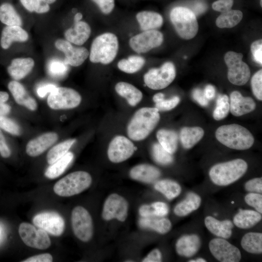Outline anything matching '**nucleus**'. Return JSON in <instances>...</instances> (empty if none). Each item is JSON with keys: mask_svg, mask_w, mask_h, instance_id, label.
Wrapping results in <instances>:
<instances>
[{"mask_svg": "<svg viewBox=\"0 0 262 262\" xmlns=\"http://www.w3.org/2000/svg\"><path fill=\"white\" fill-rule=\"evenodd\" d=\"M155 107H145L137 110L127 126V134L131 140L145 139L158 125L160 115Z\"/></svg>", "mask_w": 262, "mask_h": 262, "instance_id": "nucleus-1", "label": "nucleus"}, {"mask_svg": "<svg viewBox=\"0 0 262 262\" xmlns=\"http://www.w3.org/2000/svg\"><path fill=\"white\" fill-rule=\"evenodd\" d=\"M217 140L231 149L246 150L253 145L254 138L245 127L237 124L221 126L215 131Z\"/></svg>", "mask_w": 262, "mask_h": 262, "instance_id": "nucleus-2", "label": "nucleus"}, {"mask_svg": "<svg viewBox=\"0 0 262 262\" xmlns=\"http://www.w3.org/2000/svg\"><path fill=\"white\" fill-rule=\"evenodd\" d=\"M248 168L243 159H236L217 164L210 169L209 176L213 183L218 186H227L240 179Z\"/></svg>", "mask_w": 262, "mask_h": 262, "instance_id": "nucleus-3", "label": "nucleus"}, {"mask_svg": "<svg viewBox=\"0 0 262 262\" xmlns=\"http://www.w3.org/2000/svg\"><path fill=\"white\" fill-rule=\"evenodd\" d=\"M119 48L117 36L111 33H102L92 43L89 59L94 63L108 65L116 57Z\"/></svg>", "mask_w": 262, "mask_h": 262, "instance_id": "nucleus-4", "label": "nucleus"}, {"mask_svg": "<svg viewBox=\"0 0 262 262\" xmlns=\"http://www.w3.org/2000/svg\"><path fill=\"white\" fill-rule=\"evenodd\" d=\"M89 173L83 171L71 173L58 180L53 191L58 196L68 197L79 194L89 187L92 183Z\"/></svg>", "mask_w": 262, "mask_h": 262, "instance_id": "nucleus-5", "label": "nucleus"}, {"mask_svg": "<svg viewBox=\"0 0 262 262\" xmlns=\"http://www.w3.org/2000/svg\"><path fill=\"white\" fill-rule=\"evenodd\" d=\"M170 18L179 36L184 39L194 38L198 32V26L196 15L192 10L183 6L173 8Z\"/></svg>", "mask_w": 262, "mask_h": 262, "instance_id": "nucleus-6", "label": "nucleus"}, {"mask_svg": "<svg viewBox=\"0 0 262 262\" xmlns=\"http://www.w3.org/2000/svg\"><path fill=\"white\" fill-rule=\"evenodd\" d=\"M241 53L229 51L225 55V62L228 68V78L232 84L243 85L248 81L250 71L247 65L243 61Z\"/></svg>", "mask_w": 262, "mask_h": 262, "instance_id": "nucleus-7", "label": "nucleus"}, {"mask_svg": "<svg viewBox=\"0 0 262 262\" xmlns=\"http://www.w3.org/2000/svg\"><path fill=\"white\" fill-rule=\"evenodd\" d=\"M176 77L174 65L170 62L164 63L159 68L150 69L144 75L145 84L152 90L164 89L170 84Z\"/></svg>", "mask_w": 262, "mask_h": 262, "instance_id": "nucleus-8", "label": "nucleus"}, {"mask_svg": "<svg viewBox=\"0 0 262 262\" xmlns=\"http://www.w3.org/2000/svg\"><path fill=\"white\" fill-rule=\"evenodd\" d=\"M81 101V96L74 89L68 87H56L49 93L47 103L52 109L66 110L78 107Z\"/></svg>", "mask_w": 262, "mask_h": 262, "instance_id": "nucleus-9", "label": "nucleus"}, {"mask_svg": "<svg viewBox=\"0 0 262 262\" xmlns=\"http://www.w3.org/2000/svg\"><path fill=\"white\" fill-rule=\"evenodd\" d=\"M71 225L75 236L80 240L87 242L93 234V225L89 213L82 206L75 207L71 213Z\"/></svg>", "mask_w": 262, "mask_h": 262, "instance_id": "nucleus-10", "label": "nucleus"}, {"mask_svg": "<svg viewBox=\"0 0 262 262\" xmlns=\"http://www.w3.org/2000/svg\"><path fill=\"white\" fill-rule=\"evenodd\" d=\"M19 236L27 246L39 249H45L51 245V241L47 232L37 229L31 224L23 222L18 228Z\"/></svg>", "mask_w": 262, "mask_h": 262, "instance_id": "nucleus-11", "label": "nucleus"}, {"mask_svg": "<svg viewBox=\"0 0 262 262\" xmlns=\"http://www.w3.org/2000/svg\"><path fill=\"white\" fill-rule=\"evenodd\" d=\"M135 150L134 145L130 138L118 135L110 141L107 149V156L112 163H119L129 159Z\"/></svg>", "mask_w": 262, "mask_h": 262, "instance_id": "nucleus-12", "label": "nucleus"}, {"mask_svg": "<svg viewBox=\"0 0 262 262\" xmlns=\"http://www.w3.org/2000/svg\"><path fill=\"white\" fill-rule=\"evenodd\" d=\"M163 33L156 30L145 31L132 37L129 45L132 50L138 53H144L160 46L163 42Z\"/></svg>", "mask_w": 262, "mask_h": 262, "instance_id": "nucleus-13", "label": "nucleus"}, {"mask_svg": "<svg viewBox=\"0 0 262 262\" xmlns=\"http://www.w3.org/2000/svg\"><path fill=\"white\" fill-rule=\"evenodd\" d=\"M209 248L212 255L221 262H238L241 259L240 250L225 239L216 238L212 239Z\"/></svg>", "mask_w": 262, "mask_h": 262, "instance_id": "nucleus-14", "label": "nucleus"}, {"mask_svg": "<svg viewBox=\"0 0 262 262\" xmlns=\"http://www.w3.org/2000/svg\"><path fill=\"white\" fill-rule=\"evenodd\" d=\"M128 212V203L127 200L117 194L110 195L105 200L102 209V217L109 221L116 219L121 222L126 219Z\"/></svg>", "mask_w": 262, "mask_h": 262, "instance_id": "nucleus-15", "label": "nucleus"}, {"mask_svg": "<svg viewBox=\"0 0 262 262\" xmlns=\"http://www.w3.org/2000/svg\"><path fill=\"white\" fill-rule=\"evenodd\" d=\"M33 222L36 227L55 236L61 235L65 227L63 217L54 212L39 213L34 216Z\"/></svg>", "mask_w": 262, "mask_h": 262, "instance_id": "nucleus-16", "label": "nucleus"}, {"mask_svg": "<svg viewBox=\"0 0 262 262\" xmlns=\"http://www.w3.org/2000/svg\"><path fill=\"white\" fill-rule=\"evenodd\" d=\"M55 46L58 50L64 53L65 58L64 61L65 63L73 66L81 65L89 54L85 48L75 47L66 40L57 39Z\"/></svg>", "mask_w": 262, "mask_h": 262, "instance_id": "nucleus-17", "label": "nucleus"}, {"mask_svg": "<svg viewBox=\"0 0 262 262\" xmlns=\"http://www.w3.org/2000/svg\"><path fill=\"white\" fill-rule=\"evenodd\" d=\"M58 138V134L54 132L43 133L28 143L26 152L31 157L38 156L52 146Z\"/></svg>", "mask_w": 262, "mask_h": 262, "instance_id": "nucleus-18", "label": "nucleus"}, {"mask_svg": "<svg viewBox=\"0 0 262 262\" xmlns=\"http://www.w3.org/2000/svg\"><path fill=\"white\" fill-rule=\"evenodd\" d=\"M256 106L251 98L243 97L238 91H233L230 95L229 111L235 116L248 114L253 111Z\"/></svg>", "mask_w": 262, "mask_h": 262, "instance_id": "nucleus-19", "label": "nucleus"}, {"mask_svg": "<svg viewBox=\"0 0 262 262\" xmlns=\"http://www.w3.org/2000/svg\"><path fill=\"white\" fill-rule=\"evenodd\" d=\"M201 245V239L196 234H185L180 237L176 244V250L180 256L189 258L197 253Z\"/></svg>", "mask_w": 262, "mask_h": 262, "instance_id": "nucleus-20", "label": "nucleus"}, {"mask_svg": "<svg viewBox=\"0 0 262 262\" xmlns=\"http://www.w3.org/2000/svg\"><path fill=\"white\" fill-rule=\"evenodd\" d=\"M207 229L213 235L223 239H228L232 235L233 223L229 219L219 220L212 216L204 219Z\"/></svg>", "mask_w": 262, "mask_h": 262, "instance_id": "nucleus-21", "label": "nucleus"}, {"mask_svg": "<svg viewBox=\"0 0 262 262\" xmlns=\"http://www.w3.org/2000/svg\"><path fill=\"white\" fill-rule=\"evenodd\" d=\"M91 32L90 26L85 22H74L73 27L66 31L65 37L66 40L74 44L83 45L89 38Z\"/></svg>", "mask_w": 262, "mask_h": 262, "instance_id": "nucleus-22", "label": "nucleus"}, {"mask_svg": "<svg viewBox=\"0 0 262 262\" xmlns=\"http://www.w3.org/2000/svg\"><path fill=\"white\" fill-rule=\"evenodd\" d=\"M161 172L155 166L146 164L136 165L130 171V176L133 180L145 183H152L160 176Z\"/></svg>", "mask_w": 262, "mask_h": 262, "instance_id": "nucleus-23", "label": "nucleus"}, {"mask_svg": "<svg viewBox=\"0 0 262 262\" xmlns=\"http://www.w3.org/2000/svg\"><path fill=\"white\" fill-rule=\"evenodd\" d=\"M8 87L18 104L25 106L31 111H35L37 109L36 101L28 94L21 83L12 81L9 83Z\"/></svg>", "mask_w": 262, "mask_h": 262, "instance_id": "nucleus-24", "label": "nucleus"}, {"mask_svg": "<svg viewBox=\"0 0 262 262\" xmlns=\"http://www.w3.org/2000/svg\"><path fill=\"white\" fill-rule=\"evenodd\" d=\"M27 32L18 26H7L1 33L0 45L3 49H8L14 42H24L28 39Z\"/></svg>", "mask_w": 262, "mask_h": 262, "instance_id": "nucleus-25", "label": "nucleus"}, {"mask_svg": "<svg viewBox=\"0 0 262 262\" xmlns=\"http://www.w3.org/2000/svg\"><path fill=\"white\" fill-rule=\"evenodd\" d=\"M34 62L31 58H18L13 59L8 67V72L16 80L25 77L32 70Z\"/></svg>", "mask_w": 262, "mask_h": 262, "instance_id": "nucleus-26", "label": "nucleus"}, {"mask_svg": "<svg viewBox=\"0 0 262 262\" xmlns=\"http://www.w3.org/2000/svg\"><path fill=\"white\" fill-rule=\"evenodd\" d=\"M115 90L121 97L124 98L128 104L135 106L142 99L143 93L133 85L125 82H117L115 85Z\"/></svg>", "mask_w": 262, "mask_h": 262, "instance_id": "nucleus-27", "label": "nucleus"}, {"mask_svg": "<svg viewBox=\"0 0 262 262\" xmlns=\"http://www.w3.org/2000/svg\"><path fill=\"white\" fill-rule=\"evenodd\" d=\"M262 218L261 213L256 211L240 209L234 215L233 223L239 228L247 229L257 225Z\"/></svg>", "mask_w": 262, "mask_h": 262, "instance_id": "nucleus-28", "label": "nucleus"}, {"mask_svg": "<svg viewBox=\"0 0 262 262\" xmlns=\"http://www.w3.org/2000/svg\"><path fill=\"white\" fill-rule=\"evenodd\" d=\"M201 198L194 192L189 193L186 197L178 203L174 209V213L180 217L185 216L199 208Z\"/></svg>", "mask_w": 262, "mask_h": 262, "instance_id": "nucleus-29", "label": "nucleus"}, {"mask_svg": "<svg viewBox=\"0 0 262 262\" xmlns=\"http://www.w3.org/2000/svg\"><path fill=\"white\" fill-rule=\"evenodd\" d=\"M136 18L143 31L155 30L161 27L163 23L162 16L153 11H141L137 14Z\"/></svg>", "mask_w": 262, "mask_h": 262, "instance_id": "nucleus-30", "label": "nucleus"}, {"mask_svg": "<svg viewBox=\"0 0 262 262\" xmlns=\"http://www.w3.org/2000/svg\"><path fill=\"white\" fill-rule=\"evenodd\" d=\"M139 224L142 228L149 229L163 234L169 232L172 227L168 219L156 216L142 217L139 220Z\"/></svg>", "mask_w": 262, "mask_h": 262, "instance_id": "nucleus-31", "label": "nucleus"}, {"mask_svg": "<svg viewBox=\"0 0 262 262\" xmlns=\"http://www.w3.org/2000/svg\"><path fill=\"white\" fill-rule=\"evenodd\" d=\"M204 131L200 127H185L181 129L180 139L183 147L190 149L197 144L203 137Z\"/></svg>", "mask_w": 262, "mask_h": 262, "instance_id": "nucleus-32", "label": "nucleus"}, {"mask_svg": "<svg viewBox=\"0 0 262 262\" xmlns=\"http://www.w3.org/2000/svg\"><path fill=\"white\" fill-rule=\"evenodd\" d=\"M156 137L160 145L169 153L173 154L176 151L178 137L175 131L161 129L157 131Z\"/></svg>", "mask_w": 262, "mask_h": 262, "instance_id": "nucleus-33", "label": "nucleus"}, {"mask_svg": "<svg viewBox=\"0 0 262 262\" xmlns=\"http://www.w3.org/2000/svg\"><path fill=\"white\" fill-rule=\"evenodd\" d=\"M242 248L251 254H261L262 252V233L249 232L245 234L241 241Z\"/></svg>", "mask_w": 262, "mask_h": 262, "instance_id": "nucleus-34", "label": "nucleus"}, {"mask_svg": "<svg viewBox=\"0 0 262 262\" xmlns=\"http://www.w3.org/2000/svg\"><path fill=\"white\" fill-rule=\"evenodd\" d=\"M74 155L68 152L61 159L50 164L45 172V176L50 179H54L61 175L72 162Z\"/></svg>", "mask_w": 262, "mask_h": 262, "instance_id": "nucleus-35", "label": "nucleus"}, {"mask_svg": "<svg viewBox=\"0 0 262 262\" xmlns=\"http://www.w3.org/2000/svg\"><path fill=\"white\" fill-rule=\"evenodd\" d=\"M0 20L7 26L22 25L21 17L13 6L9 3H3L0 5Z\"/></svg>", "mask_w": 262, "mask_h": 262, "instance_id": "nucleus-36", "label": "nucleus"}, {"mask_svg": "<svg viewBox=\"0 0 262 262\" xmlns=\"http://www.w3.org/2000/svg\"><path fill=\"white\" fill-rule=\"evenodd\" d=\"M243 18V13L238 10H229L222 13L216 20V25L220 28H230L237 25Z\"/></svg>", "mask_w": 262, "mask_h": 262, "instance_id": "nucleus-37", "label": "nucleus"}, {"mask_svg": "<svg viewBox=\"0 0 262 262\" xmlns=\"http://www.w3.org/2000/svg\"><path fill=\"white\" fill-rule=\"evenodd\" d=\"M154 188L168 199L176 198L180 195L181 191L180 185L170 180H163L157 181L155 184Z\"/></svg>", "mask_w": 262, "mask_h": 262, "instance_id": "nucleus-38", "label": "nucleus"}, {"mask_svg": "<svg viewBox=\"0 0 262 262\" xmlns=\"http://www.w3.org/2000/svg\"><path fill=\"white\" fill-rule=\"evenodd\" d=\"M145 59L138 55H132L120 60L117 67L121 71L128 74H133L139 71L144 66Z\"/></svg>", "mask_w": 262, "mask_h": 262, "instance_id": "nucleus-39", "label": "nucleus"}, {"mask_svg": "<svg viewBox=\"0 0 262 262\" xmlns=\"http://www.w3.org/2000/svg\"><path fill=\"white\" fill-rule=\"evenodd\" d=\"M76 141L75 139L66 140L52 147L47 155L48 163L50 165L63 157L68 152Z\"/></svg>", "mask_w": 262, "mask_h": 262, "instance_id": "nucleus-40", "label": "nucleus"}, {"mask_svg": "<svg viewBox=\"0 0 262 262\" xmlns=\"http://www.w3.org/2000/svg\"><path fill=\"white\" fill-rule=\"evenodd\" d=\"M153 100L155 103V107L159 111H167L176 107L179 103L180 98L178 96H174L169 99H165L164 95L162 93L155 94Z\"/></svg>", "mask_w": 262, "mask_h": 262, "instance_id": "nucleus-41", "label": "nucleus"}, {"mask_svg": "<svg viewBox=\"0 0 262 262\" xmlns=\"http://www.w3.org/2000/svg\"><path fill=\"white\" fill-rule=\"evenodd\" d=\"M56 0H20L24 7L30 12L43 14L48 12L50 7L49 4Z\"/></svg>", "mask_w": 262, "mask_h": 262, "instance_id": "nucleus-42", "label": "nucleus"}, {"mask_svg": "<svg viewBox=\"0 0 262 262\" xmlns=\"http://www.w3.org/2000/svg\"><path fill=\"white\" fill-rule=\"evenodd\" d=\"M67 65L64 61L57 59L50 60L47 65V70L51 77L60 79L63 78L68 71Z\"/></svg>", "mask_w": 262, "mask_h": 262, "instance_id": "nucleus-43", "label": "nucleus"}, {"mask_svg": "<svg viewBox=\"0 0 262 262\" xmlns=\"http://www.w3.org/2000/svg\"><path fill=\"white\" fill-rule=\"evenodd\" d=\"M229 112V97L226 95H220L216 100V107L213 112V117L216 120L225 118Z\"/></svg>", "mask_w": 262, "mask_h": 262, "instance_id": "nucleus-44", "label": "nucleus"}, {"mask_svg": "<svg viewBox=\"0 0 262 262\" xmlns=\"http://www.w3.org/2000/svg\"><path fill=\"white\" fill-rule=\"evenodd\" d=\"M151 152L154 160L159 164L167 165L173 161L172 154L164 149L159 143L153 144Z\"/></svg>", "mask_w": 262, "mask_h": 262, "instance_id": "nucleus-45", "label": "nucleus"}, {"mask_svg": "<svg viewBox=\"0 0 262 262\" xmlns=\"http://www.w3.org/2000/svg\"><path fill=\"white\" fill-rule=\"evenodd\" d=\"M0 128L12 135H19L21 131L19 125L14 120L0 115Z\"/></svg>", "mask_w": 262, "mask_h": 262, "instance_id": "nucleus-46", "label": "nucleus"}, {"mask_svg": "<svg viewBox=\"0 0 262 262\" xmlns=\"http://www.w3.org/2000/svg\"><path fill=\"white\" fill-rule=\"evenodd\" d=\"M251 88L255 97L259 100L262 99V70L260 69L253 76L251 81Z\"/></svg>", "mask_w": 262, "mask_h": 262, "instance_id": "nucleus-47", "label": "nucleus"}, {"mask_svg": "<svg viewBox=\"0 0 262 262\" xmlns=\"http://www.w3.org/2000/svg\"><path fill=\"white\" fill-rule=\"evenodd\" d=\"M244 199L247 205L253 207L259 213H262V195L261 194L249 192L245 196Z\"/></svg>", "mask_w": 262, "mask_h": 262, "instance_id": "nucleus-48", "label": "nucleus"}, {"mask_svg": "<svg viewBox=\"0 0 262 262\" xmlns=\"http://www.w3.org/2000/svg\"><path fill=\"white\" fill-rule=\"evenodd\" d=\"M246 191L251 193H262V179L255 178L247 181L244 185Z\"/></svg>", "mask_w": 262, "mask_h": 262, "instance_id": "nucleus-49", "label": "nucleus"}, {"mask_svg": "<svg viewBox=\"0 0 262 262\" xmlns=\"http://www.w3.org/2000/svg\"><path fill=\"white\" fill-rule=\"evenodd\" d=\"M251 51L255 61L259 64H262V40L255 41L251 46Z\"/></svg>", "mask_w": 262, "mask_h": 262, "instance_id": "nucleus-50", "label": "nucleus"}, {"mask_svg": "<svg viewBox=\"0 0 262 262\" xmlns=\"http://www.w3.org/2000/svg\"><path fill=\"white\" fill-rule=\"evenodd\" d=\"M98 7L101 12L106 15L111 13L115 7V0H92Z\"/></svg>", "mask_w": 262, "mask_h": 262, "instance_id": "nucleus-51", "label": "nucleus"}, {"mask_svg": "<svg viewBox=\"0 0 262 262\" xmlns=\"http://www.w3.org/2000/svg\"><path fill=\"white\" fill-rule=\"evenodd\" d=\"M233 4V0H217L212 4L213 9L221 13L231 9Z\"/></svg>", "mask_w": 262, "mask_h": 262, "instance_id": "nucleus-52", "label": "nucleus"}, {"mask_svg": "<svg viewBox=\"0 0 262 262\" xmlns=\"http://www.w3.org/2000/svg\"><path fill=\"white\" fill-rule=\"evenodd\" d=\"M151 205L153 209L154 216L164 217L168 213V207L164 202L157 201L152 203Z\"/></svg>", "mask_w": 262, "mask_h": 262, "instance_id": "nucleus-53", "label": "nucleus"}, {"mask_svg": "<svg viewBox=\"0 0 262 262\" xmlns=\"http://www.w3.org/2000/svg\"><path fill=\"white\" fill-rule=\"evenodd\" d=\"M8 98L9 95L7 92L0 91V115H6L10 112V106L5 103Z\"/></svg>", "mask_w": 262, "mask_h": 262, "instance_id": "nucleus-54", "label": "nucleus"}, {"mask_svg": "<svg viewBox=\"0 0 262 262\" xmlns=\"http://www.w3.org/2000/svg\"><path fill=\"white\" fill-rule=\"evenodd\" d=\"M53 258L49 253L41 254L29 257L22 262H51Z\"/></svg>", "mask_w": 262, "mask_h": 262, "instance_id": "nucleus-55", "label": "nucleus"}, {"mask_svg": "<svg viewBox=\"0 0 262 262\" xmlns=\"http://www.w3.org/2000/svg\"><path fill=\"white\" fill-rule=\"evenodd\" d=\"M192 95L194 99L201 106H207L208 105L209 100L205 96L203 91L200 89H195Z\"/></svg>", "mask_w": 262, "mask_h": 262, "instance_id": "nucleus-56", "label": "nucleus"}, {"mask_svg": "<svg viewBox=\"0 0 262 262\" xmlns=\"http://www.w3.org/2000/svg\"><path fill=\"white\" fill-rule=\"evenodd\" d=\"M162 260L161 251L157 248L152 250L142 260L143 262H160Z\"/></svg>", "mask_w": 262, "mask_h": 262, "instance_id": "nucleus-57", "label": "nucleus"}, {"mask_svg": "<svg viewBox=\"0 0 262 262\" xmlns=\"http://www.w3.org/2000/svg\"><path fill=\"white\" fill-rule=\"evenodd\" d=\"M11 150L8 147L5 137L0 130V154L3 158H8L11 155Z\"/></svg>", "mask_w": 262, "mask_h": 262, "instance_id": "nucleus-58", "label": "nucleus"}, {"mask_svg": "<svg viewBox=\"0 0 262 262\" xmlns=\"http://www.w3.org/2000/svg\"><path fill=\"white\" fill-rule=\"evenodd\" d=\"M56 87L55 85L51 83L43 85L37 88V95L39 97L43 98L47 94L50 93Z\"/></svg>", "mask_w": 262, "mask_h": 262, "instance_id": "nucleus-59", "label": "nucleus"}, {"mask_svg": "<svg viewBox=\"0 0 262 262\" xmlns=\"http://www.w3.org/2000/svg\"><path fill=\"white\" fill-rule=\"evenodd\" d=\"M205 96L208 100L213 99L215 95V90L213 86L208 84L206 86L203 91Z\"/></svg>", "mask_w": 262, "mask_h": 262, "instance_id": "nucleus-60", "label": "nucleus"}, {"mask_svg": "<svg viewBox=\"0 0 262 262\" xmlns=\"http://www.w3.org/2000/svg\"><path fill=\"white\" fill-rule=\"evenodd\" d=\"M82 17V15L81 13H76L74 17V21L75 22H78L81 21Z\"/></svg>", "mask_w": 262, "mask_h": 262, "instance_id": "nucleus-61", "label": "nucleus"}, {"mask_svg": "<svg viewBox=\"0 0 262 262\" xmlns=\"http://www.w3.org/2000/svg\"><path fill=\"white\" fill-rule=\"evenodd\" d=\"M190 262H205L206 260L202 258H198L196 259L190 260L189 261Z\"/></svg>", "mask_w": 262, "mask_h": 262, "instance_id": "nucleus-62", "label": "nucleus"}, {"mask_svg": "<svg viewBox=\"0 0 262 262\" xmlns=\"http://www.w3.org/2000/svg\"><path fill=\"white\" fill-rule=\"evenodd\" d=\"M262 0H261V6H262Z\"/></svg>", "mask_w": 262, "mask_h": 262, "instance_id": "nucleus-63", "label": "nucleus"}, {"mask_svg": "<svg viewBox=\"0 0 262 262\" xmlns=\"http://www.w3.org/2000/svg\"></svg>", "mask_w": 262, "mask_h": 262, "instance_id": "nucleus-64", "label": "nucleus"}]
</instances>
